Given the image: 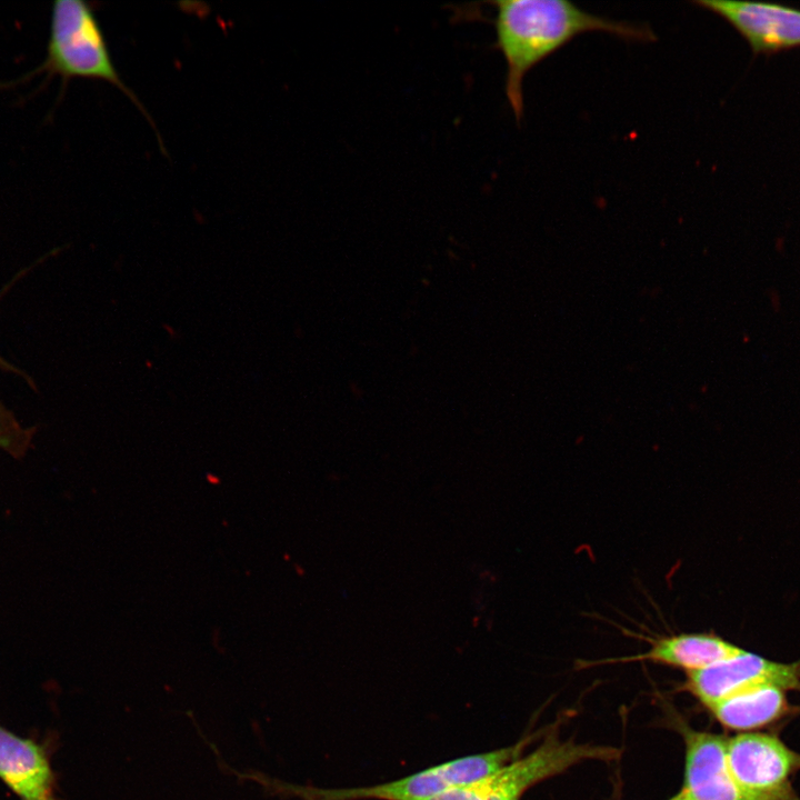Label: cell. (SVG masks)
Segmentation results:
<instances>
[{
  "label": "cell",
  "instance_id": "9",
  "mask_svg": "<svg viewBox=\"0 0 800 800\" xmlns=\"http://www.w3.org/2000/svg\"><path fill=\"white\" fill-rule=\"evenodd\" d=\"M0 779L20 800H57L44 749L0 726Z\"/></svg>",
  "mask_w": 800,
  "mask_h": 800
},
{
  "label": "cell",
  "instance_id": "12",
  "mask_svg": "<svg viewBox=\"0 0 800 800\" xmlns=\"http://www.w3.org/2000/svg\"><path fill=\"white\" fill-rule=\"evenodd\" d=\"M668 800H687L681 791Z\"/></svg>",
  "mask_w": 800,
  "mask_h": 800
},
{
  "label": "cell",
  "instance_id": "3",
  "mask_svg": "<svg viewBox=\"0 0 800 800\" xmlns=\"http://www.w3.org/2000/svg\"><path fill=\"white\" fill-rule=\"evenodd\" d=\"M534 737L492 751L457 758L403 778L351 788L292 787L303 800H430L454 787L468 784L522 756Z\"/></svg>",
  "mask_w": 800,
  "mask_h": 800
},
{
  "label": "cell",
  "instance_id": "2",
  "mask_svg": "<svg viewBox=\"0 0 800 800\" xmlns=\"http://www.w3.org/2000/svg\"><path fill=\"white\" fill-rule=\"evenodd\" d=\"M40 69L64 81L86 78L109 82L152 122L138 97L120 77L96 12L86 1L57 0L53 3L47 58Z\"/></svg>",
  "mask_w": 800,
  "mask_h": 800
},
{
  "label": "cell",
  "instance_id": "7",
  "mask_svg": "<svg viewBox=\"0 0 800 800\" xmlns=\"http://www.w3.org/2000/svg\"><path fill=\"white\" fill-rule=\"evenodd\" d=\"M694 4L727 21L753 53L800 48V9L769 2L698 0Z\"/></svg>",
  "mask_w": 800,
  "mask_h": 800
},
{
  "label": "cell",
  "instance_id": "4",
  "mask_svg": "<svg viewBox=\"0 0 800 800\" xmlns=\"http://www.w3.org/2000/svg\"><path fill=\"white\" fill-rule=\"evenodd\" d=\"M613 747L577 743L547 738L532 752L468 784L454 787L430 800H520L532 786L588 761H611L620 757Z\"/></svg>",
  "mask_w": 800,
  "mask_h": 800
},
{
  "label": "cell",
  "instance_id": "13",
  "mask_svg": "<svg viewBox=\"0 0 800 800\" xmlns=\"http://www.w3.org/2000/svg\"><path fill=\"white\" fill-rule=\"evenodd\" d=\"M6 443H7V441L0 438V446H3Z\"/></svg>",
  "mask_w": 800,
  "mask_h": 800
},
{
  "label": "cell",
  "instance_id": "10",
  "mask_svg": "<svg viewBox=\"0 0 800 800\" xmlns=\"http://www.w3.org/2000/svg\"><path fill=\"white\" fill-rule=\"evenodd\" d=\"M650 640L649 650L628 657L584 662L583 666L649 661L684 670L703 669L738 653L742 648L712 632L678 633Z\"/></svg>",
  "mask_w": 800,
  "mask_h": 800
},
{
  "label": "cell",
  "instance_id": "6",
  "mask_svg": "<svg viewBox=\"0 0 800 800\" xmlns=\"http://www.w3.org/2000/svg\"><path fill=\"white\" fill-rule=\"evenodd\" d=\"M763 686L800 691V661L780 662L742 649L703 669L688 672L684 682V689L707 708Z\"/></svg>",
  "mask_w": 800,
  "mask_h": 800
},
{
  "label": "cell",
  "instance_id": "1",
  "mask_svg": "<svg viewBox=\"0 0 800 800\" xmlns=\"http://www.w3.org/2000/svg\"><path fill=\"white\" fill-rule=\"evenodd\" d=\"M496 7L497 48L506 64V94L518 121L523 116L527 73L576 37L607 32L629 42H652L647 24L612 20L564 0H503Z\"/></svg>",
  "mask_w": 800,
  "mask_h": 800
},
{
  "label": "cell",
  "instance_id": "8",
  "mask_svg": "<svg viewBox=\"0 0 800 800\" xmlns=\"http://www.w3.org/2000/svg\"><path fill=\"white\" fill-rule=\"evenodd\" d=\"M684 779L681 792L687 800H757L746 793L731 774L727 738L682 727Z\"/></svg>",
  "mask_w": 800,
  "mask_h": 800
},
{
  "label": "cell",
  "instance_id": "11",
  "mask_svg": "<svg viewBox=\"0 0 800 800\" xmlns=\"http://www.w3.org/2000/svg\"><path fill=\"white\" fill-rule=\"evenodd\" d=\"M787 691L772 686L749 689L708 709L724 728L750 732L780 720L791 710Z\"/></svg>",
  "mask_w": 800,
  "mask_h": 800
},
{
  "label": "cell",
  "instance_id": "5",
  "mask_svg": "<svg viewBox=\"0 0 800 800\" xmlns=\"http://www.w3.org/2000/svg\"><path fill=\"white\" fill-rule=\"evenodd\" d=\"M727 760L739 787L757 800H800L791 777L800 769V753L777 736L740 732L727 739Z\"/></svg>",
  "mask_w": 800,
  "mask_h": 800
}]
</instances>
